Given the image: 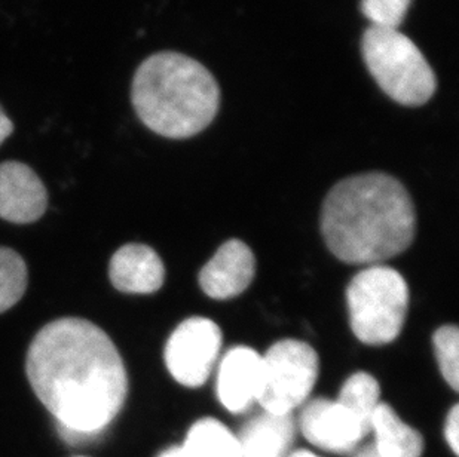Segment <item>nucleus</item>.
<instances>
[{"instance_id":"23","label":"nucleus","mask_w":459,"mask_h":457,"mask_svg":"<svg viewBox=\"0 0 459 457\" xmlns=\"http://www.w3.org/2000/svg\"><path fill=\"white\" fill-rule=\"evenodd\" d=\"M160 457H186V454L183 452L182 447H171V449L165 450Z\"/></svg>"},{"instance_id":"22","label":"nucleus","mask_w":459,"mask_h":457,"mask_svg":"<svg viewBox=\"0 0 459 457\" xmlns=\"http://www.w3.org/2000/svg\"><path fill=\"white\" fill-rule=\"evenodd\" d=\"M356 457H382L381 454L377 453V449H375V445H368V447H363V449L359 450L357 452Z\"/></svg>"},{"instance_id":"7","label":"nucleus","mask_w":459,"mask_h":457,"mask_svg":"<svg viewBox=\"0 0 459 457\" xmlns=\"http://www.w3.org/2000/svg\"><path fill=\"white\" fill-rule=\"evenodd\" d=\"M221 332L207 318L183 321L165 346V364L178 384L198 388L207 382L221 354Z\"/></svg>"},{"instance_id":"3","label":"nucleus","mask_w":459,"mask_h":457,"mask_svg":"<svg viewBox=\"0 0 459 457\" xmlns=\"http://www.w3.org/2000/svg\"><path fill=\"white\" fill-rule=\"evenodd\" d=\"M131 99L137 116L156 134L187 138L204 131L219 110L216 79L198 61L160 52L135 72Z\"/></svg>"},{"instance_id":"20","label":"nucleus","mask_w":459,"mask_h":457,"mask_svg":"<svg viewBox=\"0 0 459 457\" xmlns=\"http://www.w3.org/2000/svg\"><path fill=\"white\" fill-rule=\"evenodd\" d=\"M445 436L447 444L454 454L459 453V407H452L451 413L447 414L446 425H445Z\"/></svg>"},{"instance_id":"21","label":"nucleus","mask_w":459,"mask_h":457,"mask_svg":"<svg viewBox=\"0 0 459 457\" xmlns=\"http://www.w3.org/2000/svg\"><path fill=\"white\" fill-rule=\"evenodd\" d=\"M13 121L6 116V113L4 112V108H0V144H2L9 135L13 134Z\"/></svg>"},{"instance_id":"4","label":"nucleus","mask_w":459,"mask_h":457,"mask_svg":"<svg viewBox=\"0 0 459 457\" xmlns=\"http://www.w3.org/2000/svg\"><path fill=\"white\" fill-rule=\"evenodd\" d=\"M361 52L373 79L397 103L422 106L433 97L436 74L420 47L402 31L368 27Z\"/></svg>"},{"instance_id":"8","label":"nucleus","mask_w":459,"mask_h":457,"mask_svg":"<svg viewBox=\"0 0 459 457\" xmlns=\"http://www.w3.org/2000/svg\"><path fill=\"white\" fill-rule=\"evenodd\" d=\"M300 431L311 444L332 453H348L368 429L338 401L316 398L300 413Z\"/></svg>"},{"instance_id":"6","label":"nucleus","mask_w":459,"mask_h":457,"mask_svg":"<svg viewBox=\"0 0 459 457\" xmlns=\"http://www.w3.org/2000/svg\"><path fill=\"white\" fill-rule=\"evenodd\" d=\"M318 377V355L305 341H281L262 357L257 402L264 411L291 414L309 397Z\"/></svg>"},{"instance_id":"19","label":"nucleus","mask_w":459,"mask_h":457,"mask_svg":"<svg viewBox=\"0 0 459 457\" xmlns=\"http://www.w3.org/2000/svg\"><path fill=\"white\" fill-rule=\"evenodd\" d=\"M411 4V0H361V11L373 27L399 30Z\"/></svg>"},{"instance_id":"15","label":"nucleus","mask_w":459,"mask_h":457,"mask_svg":"<svg viewBox=\"0 0 459 457\" xmlns=\"http://www.w3.org/2000/svg\"><path fill=\"white\" fill-rule=\"evenodd\" d=\"M186 457H243L238 438L216 418H201L187 432Z\"/></svg>"},{"instance_id":"1","label":"nucleus","mask_w":459,"mask_h":457,"mask_svg":"<svg viewBox=\"0 0 459 457\" xmlns=\"http://www.w3.org/2000/svg\"><path fill=\"white\" fill-rule=\"evenodd\" d=\"M26 370L31 388L70 443L101 434L128 393L117 346L96 323L81 318L45 325L31 341Z\"/></svg>"},{"instance_id":"12","label":"nucleus","mask_w":459,"mask_h":457,"mask_svg":"<svg viewBox=\"0 0 459 457\" xmlns=\"http://www.w3.org/2000/svg\"><path fill=\"white\" fill-rule=\"evenodd\" d=\"M108 276L122 293H155L164 284V263L151 246L128 244L113 254Z\"/></svg>"},{"instance_id":"2","label":"nucleus","mask_w":459,"mask_h":457,"mask_svg":"<svg viewBox=\"0 0 459 457\" xmlns=\"http://www.w3.org/2000/svg\"><path fill=\"white\" fill-rule=\"evenodd\" d=\"M416 230L411 194L397 178L359 174L333 185L321 210L325 246L350 264H375L408 250Z\"/></svg>"},{"instance_id":"24","label":"nucleus","mask_w":459,"mask_h":457,"mask_svg":"<svg viewBox=\"0 0 459 457\" xmlns=\"http://www.w3.org/2000/svg\"><path fill=\"white\" fill-rule=\"evenodd\" d=\"M287 457H320L316 456V454L311 453V452H307V450H298L295 453L289 454Z\"/></svg>"},{"instance_id":"14","label":"nucleus","mask_w":459,"mask_h":457,"mask_svg":"<svg viewBox=\"0 0 459 457\" xmlns=\"http://www.w3.org/2000/svg\"><path fill=\"white\" fill-rule=\"evenodd\" d=\"M368 432H373V445L382 457H420L424 450L420 432L404 423L385 402L377 407Z\"/></svg>"},{"instance_id":"16","label":"nucleus","mask_w":459,"mask_h":457,"mask_svg":"<svg viewBox=\"0 0 459 457\" xmlns=\"http://www.w3.org/2000/svg\"><path fill=\"white\" fill-rule=\"evenodd\" d=\"M381 388L377 380L368 373L359 371L343 384L336 401L354 414L370 431V418L379 406Z\"/></svg>"},{"instance_id":"5","label":"nucleus","mask_w":459,"mask_h":457,"mask_svg":"<svg viewBox=\"0 0 459 457\" xmlns=\"http://www.w3.org/2000/svg\"><path fill=\"white\" fill-rule=\"evenodd\" d=\"M352 332L366 345L395 341L409 307V289L403 276L386 266H370L357 273L347 289Z\"/></svg>"},{"instance_id":"11","label":"nucleus","mask_w":459,"mask_h":457,"mask_svg":"<svg viewBox=\"0 0 459 457\" xmlns=\"http://www.w3.org/2000/svg\"><path fill=\"white\" fill-rule=\"evenodd\" d=\"M262 386V357L238 346L223 357L217 373V397L226 410L243 413L257 401Z\"/></svg>"},{"instance_id":"9","label":"nucleus","mask_w":459,"mask_h":457,"mask_svg":"<svg viewBox=\"0 0 459 457\" xmlns=\"http://www.w3.org/2000/svg\"><path fill=\"white\" fill-rule=\"evenodd\" d=\"M48 205L44 183L33 169L15 160L0 164V217L18 225L39 220Z\"/></svg>"},{"instance_id":"13","label":"nucleus","mask_w":459,"mask_h":457,"mask_svg":"<svg viewBox=\"0 0 459 457\" xmlns=\"http://www.w3.org/2000/svg\"><path fill=\"white\" fill-rule=\"evenodd\" d=\"M295 431L291 414L264 411L252 418L237 438L243 457H286Z\"/></svg>"},{"instance_id":"10","label":"nucleus","mask_w":459,"mask_h":457,"mask_svg":"<svg viewBox=\"0 0 459 457\" xmlns=\"http://www.w3.org/2000/svg\"><path fill=\"white\" fill-rule=\"evenodd\" d=\"M255 271V254L250 246L239 239H230L201 271V289L216 300L237 297L252 284Z\"/></svg>"},{"instance_id":"17","label":"nucleus","mask_w":459,"mask_h":457,"mask_svg":"<svg viewBox=\"0 0 459 457\" xmlns=\"http://www.w3.org/2000/svg\"><path fill=\"white\" fill-rule=\"evenodd\" d=\"M27 266L22 255L0 246V314L17 305L26 293Z\"/></svg>"},{"instance_id":"18","label":"nucleus","mask_w":459,"mask_h":457,"mask_svg":"<svg viewBox=\"0 0 459 457\" xmlns=\"http://www.w3.org/2000/svg\"><path fill=\"white\" fill-rule=\"evenodd\" d=\"M434 349L443 377L454 391L459 384V332L455 325H445L434 334Z\"/></svg>"}]
</instances>
